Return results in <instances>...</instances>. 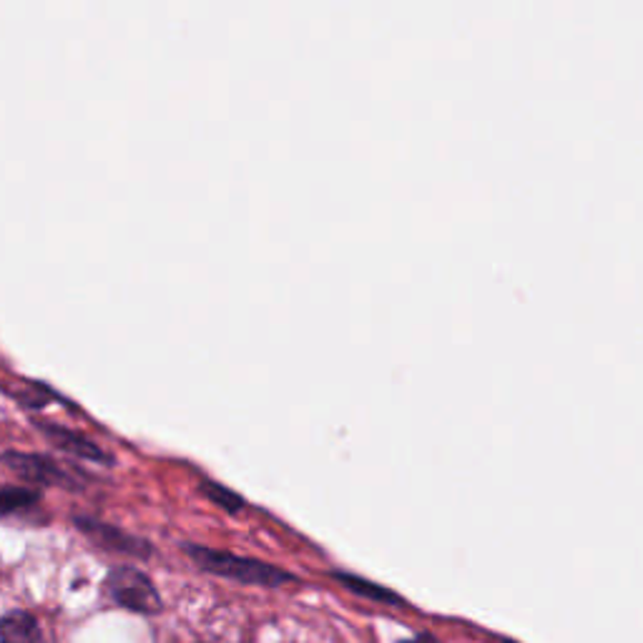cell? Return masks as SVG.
I'll return each instance as SVG.
<instances>
[{"label": "cell", "mask_w": 643, "mask_h": 643, "mask_svg": "<svg viewBox=\"0 0 643 643\" xmlns=\"http://www.w3.org/2000/svg\"><path fill=\"white\" fill-rule=\"evenodd\" d=\"M199 491L204 493L211 503L222 508V511H227L229 515H237V513L242 511V508L247 505L242 495L234 493L232 488H227V485H222V483H214V480H204Z\"/></svg>", "instance_id": "obj_9"}, {"label": "cell", "mask_w": 643, "mask_h": 643, "mask_svg": "<svg viewBox=\"0 0 643 643\" xmlns=\"http://www.w3.org/2000/svg\"><path fill=\"white\" fill-rule=\"evenodd\" d=\"M184 553L204 573L219 575V579H227L234 583L262 585V589H280V585L297 581V575L280 569V565H272V563L257 561V559H244V555H234L229 551L207 549V545L187 543Z\"/></svg>", "instance_id": "obj_1"}, {"label": "cell", "mask_w": 643, "mask_h": 643, "mask_svg": "<svg viewBox=\"0 0 643 643\" xmlns=\"http://www.w3.org/2000/svg\"><path fill=\"white\" fill-rule=\"evenodd\" d=\"M38 503H41V493L28 491V488L6 485L3 493H0V511H3L6 518L33 511V508H38Z\"/></svg>", "instance_id": "obj_8"}, {"label": "cell", "mask_w": 643, "mask_h": 643, "mask_svg": "<svg viewBox=\"0 0 643 643\" xmlns=\"http://www.w3.org/2000/svg\"><path fill=\"white\" fill-rule=\"evenodd\" d=\"M0 643H46V636L31 613L8 611L0 621Z\"/></svg>", "instance_id": "obj_6"}, {"label": "cell", "mask_w": 643, "mask_h": 643, "mask_svg": "<svg viewBox=\"0 0 643 643\" xmlns=\"http://www.w3.org/2000/svg\"><path fill=\"white\" fill-rule=\"evenodd\" d=\"M505 643H515V641H511V639H508V641H505Z\"/></svg>", "instance_id": "obj_11"}, {"label": "cell", "mask_w": 643, "mask_h": 643, "mask_svg": "<svg viewBox=\"0 0 643 643\" xmlns=\"http://www.w3.org/2000/svg\"><path fill=\"white\" fill-rule=\"evenodd\" d=\"M36 428L46 435L48 443H53L63 453H71L76 458L91 460V463H113V460L103 453V450L81 433H73V430L56 425V422H36Z\"/></svg>", "instance_id": "obj_5"}, {"label": "cell", "mask_w": 643, "mask_h": 643, "mask_svg": "<svg viewBox=\"0 0 643 643\" xmlns=\"http://www.w3.org/2000/svg\"><path fill=\"white\" fill-rule=\"evenodd\" d=\"M405 643H438L433 636H430V633H420V636H415V639H410V641H405Z\"/></svg>", "instance_id": "obj_10"}, {"label": "cell", "mask_w": 643, "mask_h": 643, "mask_svg": "<svg viewBox=\"0 0 643 643\" xmlns=\"http://www.w3.org/2000/svg\"><path fill=\"white\" fill-rule=\"evenodd\" d=\"M3 463L21 475L28 483L36 485H56V488H71L79 491L81 483L73 480L71 473H66L61 465H56L51 458L38 453H18V450H8L3 455Z\"/></svg>", "instance_id": "obj_4"}, {"label": "cell", "mask_w": 643, "mask_h": 643, "mask_svg": "<svg viewBox=\"0 0 643 643\" xmlns=\"http://www.w3.org/2000/svg\"><path fill=\"white\" fill-rule=\"evenodd\" d=\"M332 579L340 581L344 589H350L354 596H362V599L374 601V603H385V606H398V609L405 606V599H400L395 591H390V589H385V585H380V583H372L368 579H360V575L334 571Z\"/></svg>", "instance_id": "obj_7"}, {"label": "cell", "mask_w": 643, "mask_h": 643, "mask_svg": "<svg viewBox=\"0 0 643 643\" xmlns=\"http://www.w3.org/2000/svg\"><path fill=\"white\" fill-rule=\"evenodd\" d=\"M106 593L121 609H129L141 616H157L164 609L157 585L151 583L147 573H141L133 565H117L106 575Z\"/></svg>", "instance_id": "obj_2"}, {"label": "cell", "mask_w": 643, "mask_h": 643, "mask_svg": "<svg viewBox=\"0 0 643 643\" xmlns=\"http://www.w3.org/2000/svg\"><path fill=\"white\" fill-rule=\"evenodd\" d=\"M73 525L89 539L96 549L109 551V553H121V555H133V559H151L153 545L149 541L139 539V535H131L121 528L103 523L99 518L91 515H76Z\"/></svg>", "instance_id": "obj_3"}]
</instances>
